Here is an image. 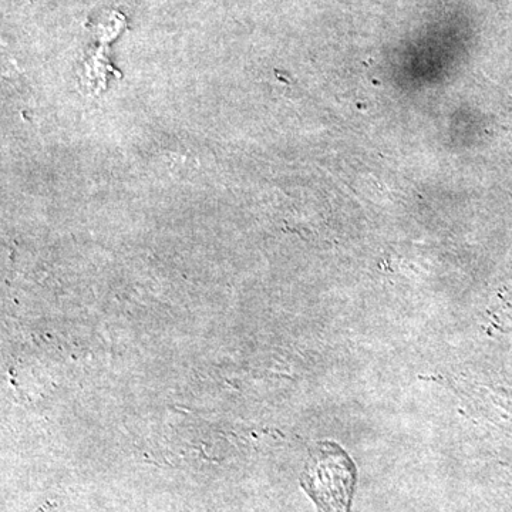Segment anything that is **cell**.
Masks as SVG:
<instances>
[{
	"mask_svg": "<svg viewBox=\"0 0 512 512\" xmlns=\"http://www.w3.org/2000/svg\"><path fill=\"white\" fill-rule=\"evenodd\" d=\"M301 484L319 512H352L356 464L339 444L322 441L312 450Z\"/></svg>",
	"mask_w": 512,
	"mask_h": 512,
	"instance_id": "cell-1",
	"label": "cell"
}]
</instances>
